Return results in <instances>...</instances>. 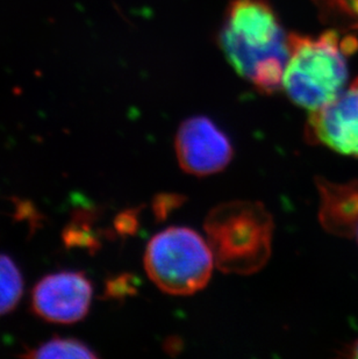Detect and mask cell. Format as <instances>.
Instances as JSON below:
<instances>
[{
  "label": "cell",
  "mask_w": 358,
  "mask_h": 359,
  "mask_svg": "<svg viewBox=\"0 0 358 359\" xmlns=\"http://www.w3.org/2000/svg\"><path fill=\"white\" fill-rule=\"evenodd\" d=\"M214 264L208 242L190 228L161 231L150 240L145 252L149 278L173 295L193 294L205 287Z\"/></svg>",
  "instance_id": "4"
},
{
  "label": "cell",
  "mask_w": 358,
  "mask_h": 359,
  "mask_svg": "<svg viewBox=\"0 0 358 359\" xmlns=\"http://www.w3.org/2000/svg\"><path fill=\"white\" fill-rule=\"evenodd\" d=\"M179 165L194 176H210L225 169L233 158V147L212 120L194 116L183 122L175 141Z\"/></svg>",
  "instance_id": "6"
},
{
  "label": "cell",
  "mask_w": 358,
  "mask_h": 359,
  "mask_svg": "<svg viewBox=\"0 0 358 359\" xmlns=\"http://www.w3.org/2000/svg\"><path fill=\"white\" fill-rule=\"evenodd\" d=\"M65 242L68 247H95L97 245V241L95 236L91 234V231L88 229V226H78L74 224L70 227L67 228L65 231Z\"/></svg>",
  "instance_id": "11"
},
{
  "label": "cell",
  "mask_w": 358,
  "mask_h": 359,
  "mask_svg": "<svg viewBox=\"0 0 358 359\" xmlns=\"http://www.w3.org/2000/svg\"><path fill=\"white\" fill-rule=\"evenodd\" d=\"M317 187L322 227L335 236L354 238L358 229V180L333 183L318 178Z\"/></svg>",
  "instance_id": "8"
},
{
  "label": "cell",
  "mask_w": 358,
  "mask_h": 359,
  "mask_svg": "<svg viewBox=\"0 0 358 359\" xmlns=\"http://www.w3.org/2000/svg\"><path fill=\"white\" fill-rule=\"evenodd\" d=\"M305 136L310 143L358 158V77L334 100L310 113Z\"/></svg>",
  "instance_id": "7"
},
{
  "label": "cell",
  "mask_w": 358,
  "mask_h": 359,
  "mask_svg": "<svg viewBox=\"0 0 358 359\" xmlns=\"http://www.w3.org/2000/svg\"><path fill=\"white\" fill-rule=\"evenodd\" d=\"M354 238H356V241H357V244H358V229H357V231H356V234H355V236H354Z\"/></svg>",
  "instance_id": "14"
},
{
  "label": "cell",
  "mask_w": 358,
  "mask_h": 359,
  "mask_svg": "<svg viewBox=\"0 0 358 359\" xmlns=\"http://www.w3.org/2000/svg\"><path fill=\"white\" fill-rule=\"evenodd\" d=\"M93 286L85 273L60 271L41 279L32 292V309L40 319L72 325L88 316Z\"/></svg>",
  "instance_id": "5"
},
{
  "label": "cell",
  "mask_w": 358,
  "mask_h": 359,
  "mask_svg": "<svg viewBox=\"0 0 358 359\" xmlns=\"http://www.w3.org/2000/svg\"><path fill=\"white\" fill-rule=\"evenodd\" d=\"M27 358H95L97 353L79 339L55 337L22 355Z\"/></svg>",
  "instance_id": "10"
},
{
  "label": "cell",
  "mask_w": 358,
  "mask_h": 359,
  "mask_svg": "<svg viewBox=\"0 0 358 359\" xmlns=\"http://www.w3.org/2000/svg\"><path fill=\"white\" fill-rule=\"evenodd\" d=\"M345 357L358 358V339H356L355 342L352 343V344L345 349Z\"/></svg>",
  "instance_id": "13"
},
{
  "label": "cell",
  "mask_w": 358,
  "mask_h": 359,
  "mask_svg": "<svg viewBox=\"0 0 358 359\" xmlns=\"http://www.w3.org/2000/svg\"><path fill=\"white\" fill-rule=\"evenodd\" d=\"M24 293V279L15 262L0 254V316L12 312Z\"/></svg>",
  "instance_id": "9"
},
{
  "label": "cell",
  "mask_w": 358,
  "mask_h": 359,
  "mask_svg": "<svg viewBox=\"0 0 358 359\" xmlns=\"http://www.w3.org/2000/svg\"><path fill=\"white\" fill-rule=\"evenodd\" d=\"M134 224H135V217L133 213H122L120 217L117 219L115 226L119 233L126 234V233H132L134 229Z\"/></svg>",
  "instance_id": "12"
},
{
  "label": "cell",
  "mask_w": 358,
  "mask_h": 359,
  "mask_svg": "<svg viewBox=\"0 0 358 359\" xmlns=\"http://www.w3.org/2000/svg\"><path fill=\"white\" fill-rule=\"evenodd\" d=\"M205 231L216 265L225 273L251 275L270 258L274 219L262 203H220L207 215Z\"/></svg>",
  "instance_id": "3"
},
{
  "label": "cell",
  "mask_w": 358,
  "mask_h": 359,
  "mask_svg": "<svg viewBox=\"0 0 358 359\" xmlns=\"http://www.w3.org/2000/svg\"><path fill=\"white\" fill-rule=\"evenodd\" d=\"M283 84L287 97L312 112L334 100L348 81V57L357 40L327 31L318 36L291 33Z\"/></svg>",
  "instance_id": "2"
},
{
  "label": "cell",
  "mask_w": 358,
  "mask_h": 359,
  "mask_svg": "<svg viewBox=\"0 0 358 359\" xmlns=\"http://www.w3.org/2000/svg\"><path fill=\"white\" fill-rule=\"evenodd\" d=\"M287 36L267 0H233L220 31V46L241 77L264 95H272L283 84Z\"/></svg>",
  "instance_id": "1"
}]
</instances>
